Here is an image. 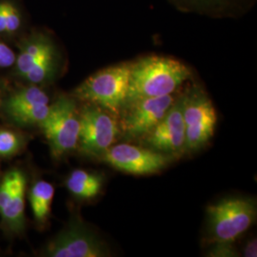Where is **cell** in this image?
<instances>
[{"label": "cell", "instance_id": "obj_8", "mask_svg": "<svg viewBox=\"0 0 257 257\" xmlns=\"http://www.w3.org/2000/svg\"><path fill=\"white\" fill-rule=\"evenodd\" d=\"M175 100L172 94H168L125 104L118 114L120 133L128 140L143 138L165 116Z\"/></svg>", "mask_w": 257, "mask_h": 257}, {"label": "cell", "instance_id": "obj_10", "mask_svg": "<svg viewBox=\"0 0 257 257\" xmlns=\"http://www.w3.org/2000/svg\"><path fill=\"white\" fill-rule=\"evenodd\" d=\"M149 149L174 156L186 153L181 97L175 100L165 116L143 138Z\"/></svg>", "mask_w": 257, "mask_h": 257}, {"label": "cell", "instance_id": "obj_21", "mask_svg": "<svg viewBox=\"0 0 257 257\" xmlns=\"http://www.w3.org/2000/svg\"><path fill=\"white\" fill-rule=\"evenodd\" d=\"M16 55L6 44L0 42V67L7 68L15 64Z\"/></svg>", "mask_w": 257, "mask_h": 257}, {"label": "cell", "instance_id": "obj_7", "mask_svg": "<svg viewBox=\"0 0 257 257\" xmlns=\"http://www.w3.org/2000/svg\"><path fill=\"white\" fill-rule=\"evenodd\" d=\"M44 253L50 257L110 255L106 244L79 217L73 218L65 229L49 242Z\"/></svg>", "mask_w": 257, "mask_h": 257}, {"label": "cell", "instance_id": "obj_20", "mask_svg": "<svg viewBox=\"0 0 257 257\" xmlns=\"http://www.w3.org/2000/svg\"><path fill=\"white\" fill-rule=\"evenodd\" d=\"M209 256H237V251L233 246V242H216L212 243V247L209 251Z\"/></svg>", "mask_w": 257, "mask_h": 257}, {"label": "cell", "instance_id": "obj_14", "mask_svg": "<svg viewBox=\"0 0 257 257\" xmlns=\"http://www.w3.org/2000/svg\"><path fill=\"white\" fill-rule=\"evenodd\" d=\"M55 196V187L45 180H38L33 185L29 193V200L37 224L46 223L50 213L51 206Z\"/></svg>", "mask_w": 257, "mask_h": 257}, {"label": "cell", "instance_id": "obj_24", "mask_svg": "<svg viewBox=\"0 0 257 257\" xmlns=\"http://www.w3.org/2000/svg\"><path fill=\"white\" fill-rule=\"evenodd\" d=\"M208 1H217V0H208Z\"/></svg>", "mask_w": 257, "mask_h": 257}, {"label": "cell", "instance_id": "obj_17", "mask_svg": "<svg viewBox=\"0 0 257 257\" xmlns=\"http://www.w3.org/2000/svg\"><path fill=\"white\" fill-rule=\"evenodd\" d=\"M56 70V54L47 55L37 61L23 76L28 82L40 84L51 79Z\"/></svg>", "mask_w": 257, "mask_h": 257}, {"label": "cell", "instance_id": "obj_2", "mask_svg": "<svg viewBox=\"0 0 257 257\" xmlns=\"http://www.w3.org/2000/svg\"><path fill=\"white\" fill-rule=\"evenodd\" d=\"M130 72V62L105 68L88 77L72 95L74 99L99 106L118 115L127 98Z\"/></svg>", "mask_w": 257, "mask_h": 257}, {"label": "cell", "instance_id": "obj_13", "mask_svg": "<svg viewBox=\"0 0 257 257\" xmlns=\"http://www.w3.org/2000/svg\"><path fill=\"white\" fill-rule=\"evenodd\" d=\"M104 177L100 174L75 170L66 180L69 192L79 199H92L101 192Z\"/></svg>", "mask_w": 257, "mask_h": 257}, {"label": "cell", "instance_id": "obj_5", "mask_svg": "<svg viewBox=\"0 0 257 257\" xmlns=\"http://www.w3.org/2000/svg\"><path fill=\"white\" fill-rule=\"evenodd\" d=\"M40 127L55 158L75 150L80 130L79 110L75 99L65 95L59 96L50 106L49 114Z\"/></svg>", "mask_w": 257, "mask_h": 257}, {"label": "cell", "instance_id": "obj_4", "mask_svg": "<svg viewBox=\"0 0 257 257\" xmlns=\"http://www.w3.org/2000/svg\"><path fill=\"white\" fill-rule=\"evenodd\" d=\"M181 97L185 125L186 152L202 149L212 138L217 115L206 92L198 86L192 87Z\"/></svg>", "mask_w": 257, "mask_h": 257}, {"label": "cell", "instance_id": "obj_6", "mask_svg": "<svg viewBox=\"0 0 257 257\" xmlns=\"http://www.w3.org/2000/svg\"><path fill=\"white\" fill-rule=\"evenodd\" d=\"M79 121L77 147L85 156L101 159L120 134L119 122L109 110L90 103L79 110Z\"/></svg>", "mask_w": 257, "mask_h": 257}, {"label": "cell", "instance_id": "obj_12", "mask_svg": "<svg viewBox=\"0 0 257 257\" xmlns=\"http://www.w3.org/2000/svg\"><path fill=\"white\" fill-rule=\"evenodd\" d=\"M55 53V47L47 37H37L28 40L16 58L18 74L23 77L37 61Z\"/></svg>", "mask_w": 257, "mask_h": 257}, {"label": "cell", "instance_id": "obj_9", "mask_svg": "<svg viewBox=\"0 0 257 257\" xmlns=\"http://www.w3.org/2000/svg\"><path fill=\"white\" fill-rule=\"evenodd\" d=\"M172 157L149 148L122 143L111 146L101 159L121 172L142 175L160 172L172 161Z\"/></svg>", "mask_w": 257, "mask_h": 257}, {"label": "cell", "instance_id": "obj_15", "mask_svg": "<svg viewBox=\"0 0 257 257\" xmlns=\"http://www.w3.org/2000/svg\"><path fill=\"white\" fill-rule=\"evenodd\" d=\"M38 104H50V98L40 88L30 86L10 95L3 104V110L8 114L12 111Z\"/></svg>", "mask_w": 257, "mask_h": 257}, {"label": "cell", "instance_id": "obj_23", "mask_svg": "<svg viewBox=\"0 0 257 257\" xmlns=\"http://www.w3.org/2000/svg\"><path fill=\"white\" fill-rule=\"evenodd\" d=\"M1 33H6V24H5V18L2 10V5L0 2V34Z\"/></svg>", "mask_w": 257, "mask_h": 257}, {"label": "cell", "instance_id": "obj_3", "mask_svg": "<svg viewBox=\"0 0 257 257\" xmlns=\"http://www.w3.org/2000/svg\"><path fill=\"white\" fill-rule=\"evenodd\" d=\"M253 198L231 196L207 208L209 243L234 242L256 221Z\"/></svg>", "mask_w": 257, "mask_h": 257}, {"label": "cell", "instance_id": "obj_19", "mask_svg": "<svg viewBox=\"0 0 257 257\" xmlns=\"http://www.w3.org/2000/svg\"><path fill=\"white\" fill-rule=\"evenodd\" d=\"M2 10L4 13L5 24H6V33L13 34L18 31L20 26V14L19 10L11 2H1Z\"/></svg>", "mask_w": 257, "mask_h": 257}, {"label": "cell", "instance_id": "obj_11", "mask_svg": "<svg viewBox=\"0 0 257 257\" xmlns=\"http://www.w3.org/2000/svg\"><path fill=\"white\" fill-rule=\"evenodd\" d=\"M25 193L26 177L20 172L15 190L11 197L0 211L4 226L12 232H20L25 228Z\"/></svg>", "mask_w": 257, "mask_h": 257}, {"label": "cell", "instance_id": "obj_22", "mask_svg": "<svg viewBox=\"0 0 257 257\" xmlns=\"http://www.w3.org/2000/svg\"><path fill=\"white\" fill-rule=\"evenodd\" d=\"M243 255L245 257L257 256V242L256 238H252L249 240L248 243L245 245Z\"/></svg>", "mask_w": 257, "mask_h": 257}, {"label": "cell", "instance_id": "obj_1", "mask_svg": "<svg viewBox=\"0 0 257 257\" xmlns=\"http://www.w3.org/2000/svg\"><path fill=\"white\" fill-rule=\"evenodd\" d=\"M191 76L190 69L179 60L158 55L142 57L131 63L124 105L141 98L173 94Z\"/></svg>", "mask_w": 257, "mask_h": 257}, {"label": "cell", "instance_id": "obj_16", "mask_svg": "<svg viewBox=\"0 0 257 257\" xmlns=\"http://www.w3.org/2000/svg\"><path fill=\"white\" fill-rule=\"evenodd\" d=\"M50 106V104H38L34 106H29L12 111L6 115L12 121L21 126H40V124L46 119L49 114Z\"/></svg>", "mask_w": 257, "mask_h": 257}, {"label": "cell", "instance_id": "obj_18", "mask_svg": "<svg viewBox=\"0 0 257 257\" xmlns=\"http://www.w3.org/2000/svg\"><path fill=\"white\" fill-rule=\"evenodd\" d=\"M22 148V138L10 130H0V157H10Z\"/></svg>", "mask_w": 257, "mask_h": 257}]
</instances>
